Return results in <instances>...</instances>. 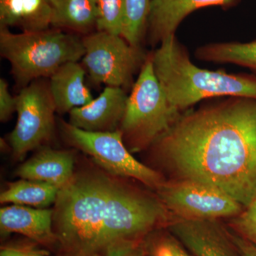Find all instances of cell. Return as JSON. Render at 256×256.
<instances>
[{
  "label": "cell",
  "instance_id": "obj_24",
  "mask_svg": "<svg viewBox=\"0 0 256 256\" xmlns=\"http://www.w3.org/2000/svg\"><path fill=\"white\" fill-rule=\"evenodd\" d=\"M143 240L114 242L106 249L102 256H146Z\"/></svg>",
  "mask_w": 256,
  "mask_h": 256
},
{
  "label": "cell",
  "instance_id": "obj_13",
  "mask_svg": "<svg viewBox=\"0 0 256 256\" xmlns=\"http://www.w3.org/2000/svg\"><path fill=\"white\" fill-rule=\"evenodd\" d=\"M54 210L12 204L0 210V229L2 234L16 233L43 244L57 239L53 230Z\"/></svg>",
  "mask_w": 256,
  "mask_h": 256
},
{
  "label": "cell",
  "instance_id": "obj_3",
  "mask_svg": "<svg viewBox=\"0 0 256 256\" xmlns=\"http://www.w3.org/2000/svg\"><path fill=\"white\" fill-rule=\"evenodd\" d=\"M154 72L171 105L184 112L206 99L242 97L256 100V74L210 70L195 65L176 35L152 52Z\"/></svg>",
  "mask_w": 256,
  "mask_h": 256
},
{
  "label": "cell",
  "instance_id": "obj_9",
  "mask_svg": "<svg viewBox=\"0 0 256 256\" xmlns=\"http://www.w3.org/2000/svg\"><path fill=\"white\" fill-rule=\"evenodd\" d=\"M42 79L34 80L15 96L18 121L9 142L16 160L48 142L54 133L56 110L50 85Z\"/></svg>",
  "mask_w": 256,
  "mask_h": 256
},
{
  "label": "cell",
  "instance_id": "obj_4",
  "mask_svg": "<svg viewBox=\"0 0 256 256\" xmlns=\"http://www.w3.org/2000/svg\"><path fill=\"white\" fill-rule=\"evenodd\" d=\"M0 52L22 88L34 80L50 78L64 64L78 62L85 50L82 38L60 28L14 34L0 28Z\"/></svg>",
  "mask_w": 256,
  "mask_h": 256
},
{
  "label": "cell",
  "instance_id": "obj_11",
  "mask_svg": "<svg viewBox=\"0 0 256 256\" xmlns=\"http://www.w3.org/2000/svg\"><path fill=\"white\" fill-rule=\"evenodd\" d=\"M240 0H152L146 36L152 46L175 36L176 30L188 15L207 6L224 10L235 8Z\"/></svg>",
  "mask_w": 256,
  "mask_h": 256
},
{
  "label": "cell",
  "instance_id": "obj_20",
  "mask_svg": "<svg viewBox=\"0 0 256 256\" xmlns=\"http://www.w3.org/2000/svg\"><path fill=\"white\" fill-rule=\"evenodd\" d=\"M152 0H124L126 14L122 36L134 46H141L146 37Z\"/></svg>",
  "mask_w": 256,
  "mask_h": 256
},
{
  "label": "cell",
  "instance_id": "obj_27",
  "mask_svg": "<svg viewBox=\"0 0 256 256\" xmlns=\"http://www.w3.org/2000/svg\"><path fill=\"white\" fill-rule=\"evenodd\" d=\"M0 256H44L40 252L21 248H4L2 249Z\"/></svg>",
  "mask_w": 256,
  "mask_h": 256
},
{
  "label": "cell",
  "instance_id": "obj_19",
  "mask_svg": "<svg viewBox=\"0 0 256 256\" xmlns=\"http://www.w3.org/2000/svg\"><path fill=\"white\" fill-rule=\"evenodd\" d=\"M60 190L50 184L21 178L2 192L0 202L45 208L55 203Z\"/></svg>",
  "mask_w": 256,
  "mask_h": 256
},
{
  "label": "cell",
  "instance_id": "obj_1",
  "mask_svg": "<svg viewBox=\"0 0 256 256\" xmlns=\"http://www.w3.org/2000/svg\"><path fill=\"white\" fill-rule=\"evenodd\" d=\"M150 150L170 180L212 185L247 206L256 195V100L228 97L188 109Z\"/></svg>",
  "mask_w": 256,
  "mask_h": 256
},
{
  "label": "cell",
  "instance_id": "obj_18",
  "mask_svg": "<svg viewBox=\"0 0 256 256\" xmlns=\"http://www.w3.org/2000/svg\"><path fill=\"white\" fill-rule=\"evenodd\" d=\"M195 58L214 64H230L256 74V40L250 42H215L198 47Z\"/></svg>",
  "mask_w": 256,
  "mask_h": 256
},
{
  "label": "cell",
  "instance_id": "obj_8",
  "mask_svg": "<svg viewBox=\"0 0 256 256\" xmlns=\"http://www.w3.org/2000/svg\"><path fill=\"white\" fill-rule=\"evenodd\" d=\"M154 192L174 218L178 220L232 218L240 214L245 208L218 188L192 180H166Z\"/></svg>",
  "mask_w": 256,
  "mask_h": 256
},
{
  "label": "cell",
  "instance_id": "obj_28",
  "mask_svg": "<svg viewBox=\"0 0 256 256\" xmlns=\"http://www.w3.org/2000/svg\"><path fill=\"white\" fill-rule=\"evenodd\" d=\"M74 256H102V254H74Z\"/></svg>",
  "mask_w": 256,
  "mask_h": 256
},
{
  "label": "cell",
  "instance_id": "obj_21",
  "mask_svg": "<svg viewBox=\"0 0 256 256\" xmlns=\"http://www.w3.org/2000/svg\"><path fill=\"white\" fill-rule=\"evenodd\" d=\"M143 242L146 256H194L166 228L148 234Z\"/></svg>",
  "mask_w": 256,
  "mask_h": 256
},
{
  "label": "cell",
  "instance_id": "obj_25",
  "mask_svg": "<svg viewBox=\"0 0 256 256\" xmlns=\"http://www.w3.org/2000/svg\"><path fill=\"white\" fill-rule=\"evenodd\" d=\"M16 97L12 96L9 86L4 78L0 79V120L6 122L16 111Z\"/></svg>",
  "mask_w": 256,
  "mask_h": 256
},
{
  "label": "cell",
  "instance_id": "obj_12",
  "mask_svg": "<svg viewBox=\"0 0 256 256\" xmlns=\"http://www.w3.org/2000/svg\"><path fill=\"white\" fill-rule=\"evenodd\" d=\"M128 97L127 92L122 88L106 86L92 102L70 110L68 122L89 132L118 130Z\"/></svg>",
  "mask_w": 256,
  "mask_h": 256
},
{
  "label": "cell",
  "instance_id": "obj_17",
  "mask_svg": "<svg viewBox=\"0 0 256 256\" xmlns=\"http://www.w3.org/2000/svg\"><path fill=\"white\" fill-rule=\"evenodd\" d=\"M53 13L52 26L86 33L96 26V0H46Z\"/></svg>",
  "mask_w": 256,
  "mask_h": 256
},
{
  "label": "cell",
  "instance_id": "obj_6",
  "mask_svg": "<svg viewBox=\"0 0 256 256\" xmlns=\"http://www.w3.org/2000/svg\"><path fill=\"white\" fill-rule=\"evenodd\" d=\"M60 130L70 146L78 148L106 172L120 178L137 180L152 191L166 182L156 170L142 164L131 154L120 131L89 132L62 121Z\"/></svg>",
  "mask_w": 256,
  "mask_h": 256
},
{
  "label": "cell",
  "instance_id": "obj_10",
  "mask_svg": "<svg viewBox=\"0 0 256 256\" xmlns=\"http://www.w3.org/2000/svg\"><path fill=\"white\" fill-rule=\"evenodd\" d=\"M194 256H240L220 220L174 218L166 227Z\"/></svg>",
  "mask_w": 256,
  "mask_h": 256
},
{
  "label": "cell",
  "instance_id": "obj_2",
  "mask_svg": "<svg viewBox=\"0 0 256 256\" xmlns=\"http://www.w3.org/2000/svg\"><path fill=\"white\" fill-rule=\"evenodd\" d=\"M122 178L106 171H80L60 188L53 224L67 250L102 254L114 242L143 240L171 223L173 216L156 192Z\"/></svg>",
  "mask_w": 256,
  "mask_h": 256
},
{
  "label": "cell",
  "instance_id": "obj_16",
  "mask_svg": "<svg viewBox=\"0 0 256 256\" xmlns=\"http://www.w3.org/2000/svg\"><path fill=\"white\" fill-rule=\"evenodd\" d=\"M52 21L53 13L46 0H0V28L44 31L52 26Z\"/></svg>",
  "mask_w": 256,
  "mask_h": 256
},
{
  "label": "cell",
  "instance_id": "obj_22",
  "mask_svg": "<svg viewBox=\"0 0 256 256\" xmlns=\"http://www.w3.org/2000/svg\"><path fill=\"white\" fill-rule=\"evenodd\" d=\"M98 31L122 36L126 6L124 0H96Z\"/></svg>",
  "mask_w": 256,
  "mask_h": 256
},
{
  "label": "cell",
  "instance_id": "obj_23",
  "mask_svg": "<svg viewBox=\"0 0 256 256\" xmlns=\"http://www.w3.org/2000/svg\"><path fill=\"white\" fill-rule=\"evenodd\" d=\"M228 228L256 246V195L242 213L229 218Z\"/></svg>",
  "mask_w": 256,
  "mask_h": 256
},
{
  "label": "cell",
  "instance_id": "obj_15",
  "mask_svg": "<svg viewBox=\"0 0 256 256\" xmlns=\"http://www.w3.org/2000/svg\"><path fill=\"white\" fill-rule=\"evenodd\" d=\"M85 75L82 66L78 62H72L64 64L50 77V92L58 114H69L94 100L86 85Z\"/></svg>",
  "mask_w": 256,
  "mask_h": 256
},
{
  "label": "cell",
  "instance_id": "obj_29",
  "mask_svg": "<svg viewBox=\"0 0 256 256\" xmlns=\"http://www.w3.org/2000/svg\"></svg>",
  "mask_w": 256,
  "mask_h": 256
},
{
  "label": "cell",
  "instance_id": "obj_26",
  "mask_svg": "<svg viewBox=\"0 0 256 256\" xmlns=\"http://www.w3.org/2000/svg\"><path fill=\"white\" fill-rule=\"evenodd\" d=\"M230 230V237L240 256H256V246Z\"/></svg>",
  "mask_w": 256,
  "mask_h": 256
},
{
  "label": "cell",
  "instance_id": "obj_5",
  "mask_svg": "<svg viewBox=\"0 0 256 256\" xmlns=\"http://www.w3.org/2000/svg\"><path fill=\"white\" fill-rule=\"evenodd\" d=\"M182 112L170 104L148 54L128 95L119 128L128 149L132 153L150 148Z\"/></svg>",
  "mask_w": 256,
  "mask_h": 256
},
{
  "label": "cell",
  "instance_id": "obj_7",
  "mask_svg": "<svg viewBox=\"0 0 256 256\" xmlns=\"http://www.w3.org/2000/svg\"><path fill=\"white\" fill-rule=\"evenodd\" d=\"M82 40V63L92 82L126 90L132 87L134 74L140 70L148 54L142 47L104 32L88 34Z\"/></svg>",
  "mask_w": 256,
  "mask_h": 256
},
{
  "label": "cell",
  "instance_id": "obj_14",
  "mask_svg": "<svg viewBox=\"0 0 256 256\" xmlns=\"http://www.w3.org/2000/svg\"><path fill=\"white\" fill-rule=\"evenodd\" d=\"M16 176L62 188L74 174V158L70 152L45 148L16 170Z\"/></svg>",
  "mask_w": 256,
  "mask_h": 256
}]
</instances>
